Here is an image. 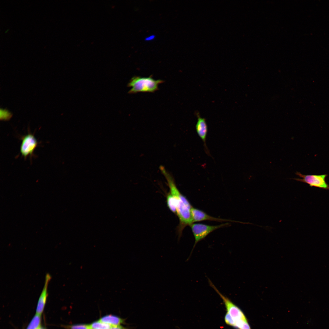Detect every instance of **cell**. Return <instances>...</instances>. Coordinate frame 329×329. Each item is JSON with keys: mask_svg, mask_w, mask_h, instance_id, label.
I'll use <instances>...</instances> for the list:
<instances>
[{"mask_svg": "<svg viewBox=\"0 0 329 329\" xmlns=\"http://www.w3.org/2000/svg\"><path fill=\"white\" fill-rule=\"evenodd\" d=\"M170 189V193L175 198L176 205V213L182 228L193 223L191 210L193 207L187 199L179 192L173 178L169 173L164 175Z\"/></svg>", "mask_w": 329, "mask_h": 329, "instance_id": "cell-1", "label": "cell"}, {"mask_svg": "<svg viewBox=\"0 0 329 329\" xmlns=\"http://www.w3.org/2000/svg\"><path fill=\"white\" fill-rule=\"evenodd\" d=\"M163 82L161 80H155L151 76L147 77L134 76L128 84V86L131 88L129 93L154 92L158 90L159 85Z\"/></svg>", "mask_w": 329, "mask_h": 329, "instance_id": "cell-2", "label": "cell"}, {"mask_svg": "<svg viewBox=\"0 0 329 329\" xmlns=\"http://www.w3.org/2000/svg\"><path fill=\"white\" fill-rule=\"evenodd\" d=\"M229 225L228 223L216 225H210L198 223L191 224L190 226L195 240L193 249L198 242L203 239L210 233L218 229Z\"/></svg>", "mask_w": 329, "mask_h": 329, "instance_id": "cell-3", "label": "cell"}, {"mask_svg": "<svg viewBox=\"0 0 329 329\" xmlns=\"http://www.w3.org/2000/svg\"><path fill=\"white\" fill-rule=\"evenodd\" d=\"M295 174L302 179L293 178L291 179L307 183L310 187L313 186L329 190V185L325 181V178L327 176V174L304 175L298 172H296Z\"/></svg>", "mask_w": 329, "mask_h": 329, "instance_id": "cell-4", "label": "cell"}, {"mask_svg": "<svg viewBox=\"0 0 329 329\" xmlns=\"http://www.w3.org/2000/svg\"><path fill=\"white\" fill-rule=\"evenodd\" d=\"M208 281L211 287L215 290L222 299L226 308L227 312L230 314L235 321L241 320H247L246 317L241 309L228 298L221 294L209 279Z\"/></svg>", "mask_w": 329, "mask_h": 329, "instance_id": "cell-5", "label": "cell"}, {"mask_svg": "<svg viewBox=\"0 0 329 329\" xmlns=\"http://www.w3.org/2000/svg\"><path fill=\"white\" fill-rule=\"evenodd\" d=\"M20 147V152L25 159L28 156L32 157L34 152L37 147L38 142L33 134L29 133L23 136Z\"/></svg>", "mask_w": 329, "mask_h": 329, "instance_id": "cell-6", "label": "cell"}, {"mask_svg": "<svg viewBox=\"0 0 329 329\" xmlns=\"http://www.w3.org/2000/svg\"><path fill=\"white\" fill-rule=\"evenodd\" d=\"M191 211L193 223L195 222H198L205 220H209L219 222L233 221L234 222H238L244 224H246V222L243 223L240 222L239 221H236L223 219L213 217L207 214L203 211L193 207L192 208Z\"/></svg>", "mask_w": 329, "mask_h": 329, "instance_id": "cell-7", "label": "cell"}, {"mask_svg": "<svg viewBox=\"0 0 329 329\" xmlns=\"http://www.w3.org/2000/svg\"><path fill=\"white\" fill-rule=\"evenodd\" d=\"M51 277L49 274L47 273L45 276L44 286L39 297L36 309V314L41 315L46 302L48 295V287Z\"/></svg>", "mask_w": 329, "mask_h": 329, "instance_id": "cell-8", "label": "cell"}, {"mask_svg": "<svg viewBox=\"0 0 329 329\" xmlns=\"http://www.w3.org/2000/svg\"><path fill=\"white\" fill-rule=\"evenodd\" d=\"M197 115V121L196 125V131L198 136L203 142L207 153L208 151L207 150L206 143L208 131L207 126L205 119L201 117L198 114Z\"/></svg>", "mask_w": 329, "mask_h": 329, "instance_id": "cell-9", "label": "cell"}, {"mask_svg": "<svg viewBox=\"0 0 329 329\" xmlns=\"http://www.w3.org/2000/svg\"><path fill=\"white\" fill-rule=\"evenodd\" d=\"M99 320L111 326H118L126 323L125 319L112 314L104 315L101 317Z\"/></svg>", "mask_w": 329, "mask_h": 329, "instance_id": "cell-10", "label": "cell"}, {"mask_svg": "<svg viewBox=\"0 0 329 329\" xmlns=\"http://www.w3.org/2000/svg\"><path fill=\"white\" fill-rule=\"evenodd\" d=\"M41 315L36 313L27 329H39L41 327Z\"/></svg>", "mask_w": 329, "mask_h": 329, "instance_id": "cell-11", "label": "cell"}, {"mask_svg": "<svg viewBox=\"0 0 329 329\" xmlns=\"http://www.w3.org/2000/svg\"><path fill=\"white\" fill-rule=\"evenodd\" d=\"M90 328L95 329H109L112 326L101 321L99 320L92 322L90 324Z\"/></svg>", "mask_w": 329, "mask_h": 329, "instance_id": "cell-12", "label": "cell"}, {"mask_svg": "<svg viewBox=\"0 0 329 329\" xmlns=\"http://www.w3.org/2000/svg\"><path fill=\"white\" fill-rule=\"evenodd\" d=\"M168 206L170 210L174 213H176V205L174 197L171 194H168L167 197Z\"/></svg>", "mask_w": 329, "mask_h": 329, "instance_id": "cell-13", "label": "cell"}, {"mask_svg": "<svg viewBox=\"0 0 329 329\" xmlns=\"http://www.w3.org/2000/svg\"><path fill=\"white\" fill-rule=\"evenodd\" d=\"M62 327L65 329H90V324H78L69 325H63Z\"/></svg>", "mask_w": 329, "mask_h": 329, "instance_id": "cell-14", "label": "cell"}, {"mask_svg": "<svg viewBox=\"0 0 329 329\" xmlns=\"http://www.w3.org/2000/svg\"><path fill=\"white\" fill-rule=\"evenodd\" d=\"M12 116V114L8 110L1 109L0 119L2 120L7 121L9 120Z\"/></svg>", "mask_w": 329, "mask_h": 329, "instance_id": "cell-15", "label": "cell"}, {"mask_svg": "<svg viewBox=\"0 0 329 329\" xmlns=\"http://www.w3.org/2000/svg\"><path fill=\"white\" fill-rule=\"evenodd\" d=\"M225 320L227 324L234 327L235 324V321L230 314L228 312L225 315Z\"/></svg>", "mask_w": 329, "mask_h": 329, "instance_id": "cell-16", "label": "cell"}, {"mask_svg": "<svg viewBox=\"0 0 329 329\" xmlns=\"http://www.w3.org/2000/svg\"><path fill=\"white\" fill-rule=\"evenodd\" d=\"M109 329H131L129 328L124 327L121 325L112 326Z\"/></svg>", "mask_w": 329, "mask_h": 329, "instance_id": "cell-17", "label": "cell"}, {"mask_svg": "<svg viewBox=\"0 0 329 329\" xmlns=\"http://www.w3.org/2000/svg\"><path fill=\"white\" fill-rule=\"evenodd\" d=\"M156 36L154 34H152L146 37L144 40L147 41H150L154 40Z\"/></svg>", "mask_w": 329, "mask_h": 329, "instance_id": "cell-18", "label": "cell"}, {"mask_svg": "<svg viewBox=\"0 0 329 329\" xmlns=\"http://www.w3.org/2000/svg\"><path fill=\"white\" fill-rule=\"evenodd\" d=\"M39 329H45V328H44V327H40V328H39Z\"/></svg>", "mask_w": 329, "mask_h": 329, "instance_id": "cell-19", "label": "cell"}, {"mask_svg": "<svg viewBox=\"0 0 329 329\" xmlns=\"http://www.w3.org/2000/svg\"><path fill=\"white\" fill-rule=\"evenodd\" d=\"M90 329H94V328H90Z\"/></svg>", "mask_w": 329, "mask_h": 329, "instance_id": "cell-20", "label": "cell"}]
</instances>
